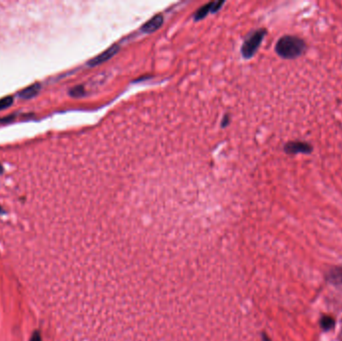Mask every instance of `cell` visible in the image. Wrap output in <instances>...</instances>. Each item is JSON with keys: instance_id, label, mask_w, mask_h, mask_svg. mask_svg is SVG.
I'll return each mask as SVG.
<instances>
[{"instance_id": "8992f818", "label": "cell", "mask_w": 342, "mask_h": 341, "mask_svg": "<svg viewBox=\"0 0 342 341\" xmlns=\"http://www.w3.org/2000/svg\"><path fill=\"white\" fill-rule=\"evenodd\" d=\"M40 89H41V84L38 82H35L27 86L25 89L20 90L17 95L22 99H31V98H35L39 93Z\"/></svg>"}, {"instance_id": "7c38bea8", "label": "cell", "mask_w": 342, "mask_h": 341, "mask_svg": "<svg viewBox=\"0 0 342 341\" xmlns=\"http://www.w3.org/2000/svg\"><path fill=\"white\" fill-rule=\"evenodd\" d=\"M30 341H42L41 340V336H40V333L38 331H35L33 333V335L31 336V339Z\"/></svg>"}, {"instance_id": "52a82bcc", "label": "cell", "mask_w": 342, "mask_h": 341, "mask_svg": "<svg viewBox=\"0 0 342 341\" xmlns=\"http://www.w3.org/2000/svg\"><path fill=\"white\" fill-rule=\"evenodd\" d=\"M327 280L332 284H342V266L331 269L327 274Z\"/></svg>"}, {"instance_id": "8fae6325", "label": "cell", "mask_w": 342, "mask_h": 341, "mask_svg": "<svg viewBox=\"0 0 342 341\" xmlns=\"http://www.w3.org/2000/svg\"><path fill=\"white\" fill-rule=\"evenodd\" d=\"M84 93H85V91H84V88L82 86H76L69 91V94L72 98H80V96L84 95Z\"/></svg>"}, {"instance_id": "6da1fadb", "label": "cell", "mask_w": 342, "mask_h": 341, "mask_svg": "<svg viewBox=\"0 0 342 341\" xmlns=\"http://www.w3.org/2000/svg\"><path fill=\"white\" fill-rule=\"evenodd\" d=\"M306 43L303 39L294 35H284L278 39L275 45L276 53L284 59H294L304 53Z\"/></svg>"}, {"instance_id": "3957f363", "label": "cell", "mask_w": 342, "mask_h": 341, "mask_svg": "<svg viewBox=\"0 0 342 341\" xmlns=\"http://www.w3.org/2000/svg\"><path fill=\"white\" fill-rule=\"evenodd\" d=\"M284 152L287 154H310L313 151V147L307 142L303 141H290L284 147Z\"/></svg>"}, {"instance_id": "7a4b0ae2", "label": "cell", "mask_w": 342, "mask_h": 341, "mask_svg": "<svg viewBox=\"0 0 342 341\" xmlns=\"http://www.w3.org/2000/svg\"><path fill=\"white\" fill-rule=\"evenodd\" d=\"M266 35V30L265 29H259L254 31L252 34L249 35V37L246 39L241 47V53L243 57L248 59L251 58L256 51L259 48L263 38Z\"/></svg>"}, {"instance_id": "9c48e42d", "label": "cell", "mask_w": 342, "mask_h": 341, "mask_svg": "<svg viewBox=\"0 0 342 341\" xmlns=\"http://www.w3.org/2000/svg\"><path fill=\"white\" fill-rule=\"evenodd\" d=\"M209 12H211V2L207 3L206 5L202 6L200 9L197 10V12H196V15H194V19L196 20H200V19L204 18Z\"/></svg>"}, {"instance_id": "4fadbf2b", "label": "cell", "mask_w": 342, "mask_h": 341, "mask_svg": "<svg viewBox=\"0 0 342 341\" xmlns=\"http://www.w3.org/2000/svg\"><path fill=\"white\" fill-rule=\"evenodd\" d=\"M4 172V168H3V166L1 165V163H0V174H2Z\"/></svg>"}, {"instance_id": "ba28073f", "label": "cell", "mask_w": 342, "mask_h": 341, "mask_svg": "<svg viewBox=\"0 0 342 341\" xmlns=\"http://www.w3.org/2000/svg\"><path fill=\"white\" fill-rule=\"evenodd\" d=\"M320 326L323 330L328 331L335 326V320L331 316L324 315L320 318Z\"/></svg>"}, {"instance_id": "5b68a950", "label": "cell", "mask_w": 342, "mask_h": 341, "mask_svg": "<svg viewBox=\"0 0 342 341\" xmlns=\"http://www.w3.org/2000/svg\"><path fill=\"white\" fill-rule=\"evenodd\" d=\"M163 21H164L163 16L158 14V15L152 17L150 20H148L145 25H143V26L141 27V31H143L145 33H152L154 31L158 30L162 26Z\"/></svg>"}, {"instance_id": "30bf717a", "label": "cell", "mask_w": 342, "mask_h": 341, "mask_svg": "<svg viewBox=\"0 0 342 341\" xmlns=\"http://www.w3.org/2000/svg\"><path fill=\"white\" fill-rule=\"evenodd\" d=\"M14 98L12 96H5L0 99V111L9 108L13 104Z\"/></svg>"}, {"instance_id": "277c9868", "label": "cell", "mask_w": 342, "mask_h": 341, "mask_svg": "<svg viewBox=\"0 0 342 341\" xmlns=\"http://www.w3.org/2000/svg\"><path fill=\"white\" fill-rule=\"evenodd\" d=\"M118 50H119V46H118V45H113V46H111L110 48L107 49L106 51H104V52H102L101 54H99L96 57H94L93 59L89 60L87 64H88L89 66H96V65H99V64H101V63H103V62L109 60L112 56H114V55L118 52Z\"/></svg>"}, {"instance_id": "5bb4252c", "label": "cell", "mask_w": 342, "mask_h": 341, "mask_svg": "<svg viewBox=\"0 0 342 341\" xmlns=\"http://www.w3.org/2000/svg\"><path fill=\"white\" fill-rule=\"evenodd\" d=\"M2 213H4V210L2 209V207L0 206V214H2Z\"/></svg>"}]
</instances>
